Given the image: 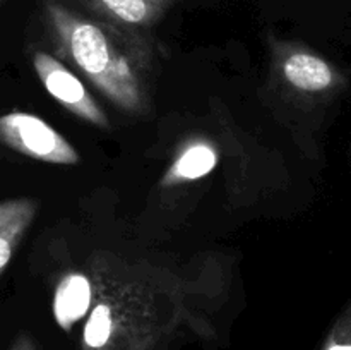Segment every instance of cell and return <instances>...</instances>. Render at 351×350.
<instances>
[{
	"label": "cell",
	"mask_w": 351,
	"mask_h": 350,
	"mask_svg": "<svg viewBox=\"0 0 351 350\" xmlns=\"http://www.w3.org/2000/svg\"><path fill=\"white\" fill-rule=\"evenodd\" d=\"M86 271L95 299L77 350H161L180 326H199L197 285L149 263L96 254Z\"/></svg>",
	"instance_id": "6da1fadb"
},
{
	"label": "cell",
	"mask_w": 351,
	"mask_h": 350,
	"mask_svg": "<svg viewBox=\"0 0 351 350\" xmlns=\"http://www.w3.org/2000/svg\"><path fill=\"white\" fill-rule=\"evenodd\" d=\"M43 17L55 57L122 112H149L154 47L146 33L84 16L60 0H43Z\"/></svg>",
	"instance_id": "7a4b0ae2"
},
{
	"label": "cell",
	"mask_w": 351,
	"mask_h": 350,
	"mask_svg": "<svg viewBox=\"0 0 351 350\" xmlns=\"http://www.w3.org/2000/svg\"><path fill=\"white\" fill-rule=\"evenodd\" d=\"M271 65L281 88L302 105L326 106L346 93L350 79L346 72L300 41L267 38Z\"/></svg>",
	"instance_id": "3957f363"
},
{
	"label": "cell",
	"mask_w": 351,
	"mask_h": 350,
	"mask_svg": "<svg viewBox=\"0 0 351 350\" xmlns=\"http://www.w3.org/2000/svg\"><path fill=\"white\" fill-rule=\"evenodd\" d=\"M0 144L41 163H81L77 150L57 129L34 113L16 110L0 115Z\"/></svg>",
	"instance_id": "277c9868"
},
{
	"label": "cell",
	"mask_w": 351,
	"mask_h": 350,
	"mask_svg": "<svg viewBox=\"0 0 351 350\" xmlns=\"http://www.w3.org/2000/svg\"><path fill=\"white\" fill-rule=\"evenodd\" d=\"M31 62L38 79L48 95L72 115L99 129H110V119L99 103L93 98L79 75L65 62L45 50H34Z\"/></svg>",
	"instance_id": "5b68a950"
},
{
	"label": "cell",
	"mask_w": 351,
	"mask_h": 350,
	"mask_svg": "<svg viewBox=\"0 0 351 350\" xmlns=\"http://www.w3.org/2000/svg\"><path fill=\"white\" fill-rule=\"evenodd\" d=\"M95 19L113 26L141 31L156 26L178 0H72Z\"/></svg>",
	"instance_id": "8992f818"
},
{
	"label": "cell",
	"mask_w": 351,
	"mask_h": 350,
	"mask_svg": "<svg viewBox=\"0 0 351 350\" xmlns=\"http://www.w3.org/2000/svg\"><path fill=\"white\" fill-rule=\"evenodd\" d=\"M95 299V285L88 271H69L58 280L51 312L58 328L71 335L88 316Z\"/></svg>",
	"instance_id": "52a82bcc"
},
{
	"label": "cell",
	"mask_w": 351,
	"mask_h": 350,
	"mask_svg": "<svg viewBox=\"0 0 351 350\" xmlns=\"http://www.w3.org/2000/svg\"><path fill=\"white\" fill-rule=\"evenodd\" d=\"M40 209L33 198H14L0 201V277L5 273L17 247L23 242Z\"/></svg>",
	"instance_id": "ba28073f"
},
{
	"label": "cell",
	"mask_w": 351,
	"mask_h": 350,
	"mask_svg": "<svg viewBox=\"0 0 351 350\" xmlns=\"http://www.w3.org/2000/svg\"><path fill=\"white\" fill-rule=\"evenodd\" d=\"M216 165H218V151L211 143L204 139L191 141L187 146L178 151L170 167L167 168L161 178V187H177L208 177Z\"/></svg>",
	"instance_id": "9c48e42d"
},
{
	"label": "cell",
	"mask_w": 351,
	"mask_h": 350,
	"mask_svg": "<svg viewBox=\"0 0 351 350\" xmlns=\"http://www.w3.org/2000/svg\"><path fill=\"white\" fill-rule=\"evenodd\" d=\"M321 350H351V302L332 323Z\"/></svg>",
	"instance_id": "30bf717a"
},
{
	"label": "cell",
	"mask_w": 351,
	"mask_h": 350,
	"mask_svg": "<svg viewBox=\"0 0 351 350\" xmlns=\"http://www.w3.org/2000/svg\"><path fill=\"white\" fill-rule=\"evenodd\" d=\"M3 350H41L36 340L29 335L27 331H19L12 336L9 345Z\"/></svg>",
	"instance_id": "8fae6325"
}]
</instances>
